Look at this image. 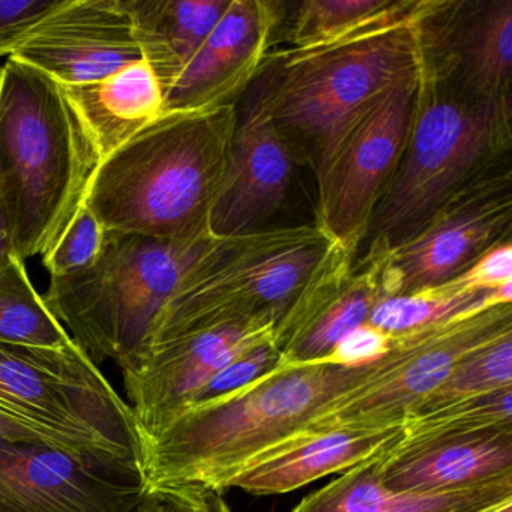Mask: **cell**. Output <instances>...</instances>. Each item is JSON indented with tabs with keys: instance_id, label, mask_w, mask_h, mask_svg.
<instances>
[{
	"instance_id": "obj_1",
	"label": "cell",
	"mask_w": 512,
	"mask_h": 512,
	"mask_svg": "<svg viewBox=\"0 0 512 512\" xmlns=\"http://www.w3.org/2000/svg\"><path fill=\"white\" fill-rule=\"evenodd\" d=\"M401 349L403 341L391 338L388 352L368 364L281 362L221 400L182 410L145 437L146 485H199L224 493L248 461L301 433L338 398L389 367Z\"/></svg>"
},
{
	"instance_id": "obj_2",
	"label": "cell",
	"mask_w": 512,
	"mask_h": 512,
	"mask_svg": "<svg viewBox=\"0 0 512 512\" xmlns=\"http://www.w3.org/2000/svg\"><path fill=\"white\" fill-rule=\"evenodd\" d=\"M238 106L166 112L101 161L85 205L106 229L163 241L211 236Z\"/></svg>"
},
{
	"instance_id": "obj_3",
	"label": "cell",
	"mask_w": 512,
	"mask_h": 512,
	"mask_svg": "<svg viewBox=\"0 0 512 512\" xmlns=\"http://www.w3.org/2000/svg\"><path fill=\"white\" fill-rule=\"evenodd\" d=\"M100 164L64 86L11 58L0 67V208L20 259L55 247Z\"/></svg>"
},
{
	"instance_id": "obj_4",
	"label": "cell",
	"mask_w": 512,
	"mask_h": 512,
	"mask_svg": "<svg viewBox=\"0 0 512 512\" xmlns=\"http://www.w3.org/2000/svg\"><path fill=\"white\" fill-rule=\"evenodd\" d=\"M424 7L425 0H404L398 10L343 37L268 53L251 86L296 161L313 169L329 137L355 110L421 70Z\"/></svg>"
},
{
	"instance_id": "obj_5",
	"label": "cell",
	"mask_w": 512,
	"mask_h": 512,
	"mask_svg": "<svg viewBox=\"0 0 512 512\" xmlns=\"http://www.w3.org/2000/svg\"><path fill=\"white\" fill-rule=\"evenodd\" d=\"M512 101L479 103L419 70L412 125L355 262L379 259L421 232L457 194L509 163Z\"/></svg>"
},
{
	"instance_id": "obj_6",
	"label": "cell",
	"mask_w": 512,
	"mask_h": 512,
	"mask_svg": "<svg viewBox=\"0 0 512 512\" xmlns=\"http://www.w3.org/2000/svg\"><path fill=\"white\" fill-rule=\"evenodd\" d=\"M341 251L314 223L214 238L167 302L146 349L247 320L277 328Z\"/></svg>"
},
{
	"instance_id": "obj_7",
	"label": "cell",
	"mask_w": 512,
	"mask_h": 512,
	"mask_svg": "<svg viewBox=\"0 0 512 512\" xmlns=\"http://www.w3.org/2000/svg\"><path fill=\"white\" fill-rule=\"evenodd\" d=\"M214 238L163 241L107 229L94 265L50 277L44 302L95 364L112 359L125 373L145 352L167 302Z\"/></svg>"
},
{
	"instance_id": "obj_8",
	"label": "cell",
	"mask_w": 512,
	"mask_h": 512,
	"mask_svg": "<svg viewBox=\"0 0 512 512\" xmlns=\"http://www.w3.org/2000/svg\"><path fill=\"white\" fill-rule=\"evenodd\" d=\"M0 407L77 451L143 467L145 436L133 409L74 341H0Z\"/></svg>"
},
{
	"instance_id": "obj_9",
	"label": "cell",
	"mask_w": 512,
	"mask_h": 512,
	"mask_svg": "<svg viewBox=\"0 0 512 512\" xmlns=\"http://www.w3.org/2000/svg\"><path fill=\"white\" fill-rule=\"evenodd\" d=\"M418 82L419 71L355 110L329 137L314 163V224L355 257L403 157Z\"/></svg>"
},
{
	"instance_id": "obj_10",
	"label": "cell",
	"mask_w": 512,
	"mask_h": 512,
	"mask_svg": "<svg viewBox=\"0 0 512 512\" xmlns=\"http://www.w3.org/2000/svg\"><path fill=\"white\" fill-rule=\"evenodd\" d=\"M509 332L512 302L488 305L443 325L401 335L403 349L389 367L338 398L304 430L404 424L464 356Z\"/></svg>"
},
{
	"instance_id": "obj_11",
	"label": "cell",
	"mask_w": 512,
	"mask_h": 512,
	"mask_svg": "<svg viewBox=\"0 0 512 512\" xmlns=\"http://www.w3.org/2000/svg\"><path fill=\"white\" fill-rule=\"evenodd\" d=\"M511 239L512 172L506 163L457 194L409 241L379 257L382 298L449 283Z\"/></svg>"
},
{
	"instance_id": "obj_12",
	"label": "cell",
	"mask_w": 512,
	"mask_h": 512,
	"mask_svg": "<svg viewBox=\"0 0 512 512\" xmlns=\"http://www.w3.org/2000/svg\"><path fill=\"white\" fill-rule=\"evenodd\" d=\"M143 467L50 442L0 440V512H142Z\"/></svg>"
},
{
	"instance_id": "obj_13",
	"label": "cell",
	"mask_w": 512,
	"mask_h": 512,
	"mask_svg": "<svg viewBox=\"0 0 512 512\" xmlns=\"http://www.w3.org/2000/svg\"><path fill=\"white\" fill-rule=\"evenodd\" d=\"M422 70L461 97L512 101V0H425Z\"/></svg>"
},
{
	"instance_id": "obj_14",
	"label": "cell",
	"mask_w": 512,
	"mask_h": 512,
	"mask_svg": "<svg viewBox=\"0 0 512 512\" xmlns=\"http://www.w3.org/2000/svg\"><path fill=\"white\" fill-rule=\"evenodd\" d=\"M274 338L271 320H247L151 344L124 385L143 436L175 418L193 395L235 356Z\"/></svg>"
},
{
	"instance_id": "obj_15",
	"label": "cell",
	"mask_w": 512,
	"mask_h": 512,
	"mask_svg": "<svg viewBox=\"0 0 512 512\" xmlns=\"http://www.w3.org/2000/svg\"><path fill=\"white\" fill-rule=\"evenodd\" d=\"M10 58L62 86L98 82L143 59L125 0H64Z\"/></svg>"
},
{
	"instance_id": "obj_16",
	"label": "cell",
	"mask_w": 512,
	"mask_h": 512,
	"mask_svg": "<svg viewBox=\"0 0 512 512\" xmlns=\"http://www.w3.org/2000/svg\"><path fill=\"white\" fill-rule=\"evenodd\" d=\"M238 107L232 154L209 220L215 238L262 230L289 196L296 157L256 89Z\"/></svg>"
},
{
	"instance_id": "obj_17",
	"label": "cell",
	"mask_w": 512,
	"mask_h": 512,
	"mask_svg": "<svg viewBox=\"0 0 512 512\" xmlns=\"http://www.w3.org/2000/svg\"><path fill=\"white\" fill-rule=\"evenodd\" d=\"M280 17V2L230 0L196 55L163 89V113L236 104L271 52Z\"/></svg>"
},
{
	"instance_id": "obj_18",
	"label": "cell",
	"mask_w": 512,
	"mask_h": 512,
	"mask_svg": "<svg viewBox=\"0 0 512 512\" xmlns=\"http://www.w3.org/2000/svg\"><path fill=\"white\" fill-rule=\"evenodd\" d=\"M355 260L349 251H341L278 323L275 344L283 364L326 361L346 335L367 325L371 310L382 298V259Z\"/></svg>"
},
{
	"instance_id": "obj_19",
	"label": "cell",
	"mask_w": 512,
	"mask_h": 512,
	"mask_svg": "<svg viewBox=\"0 0 512 512\" xmlns=\"http://www.w3.org/2000/svg\"><path fill=\"white\" fill-rule=\"evenodd\" d=\"M385 487L449 493L512 478V425L404 437L374 460Z\"/></svg>"
},
{
	"instance_id": "obj_20",
	"label": "cell",
	"mask_w": 512,
	"mask_h": 512,
	"mask_svg": "<svg viewBox=\"0 0 512 512\" xmlns=\"http://www.w3.org/2000/svg\"><path fill=\"white\" fill-rule=\"evenodd\" d=\"M406 434V422L389 427L302 430L248 461L227 488L256 496L290 493L388 454Z\"/></svg>"
},
{
	"instance_id": "obj_21",
	"label": "cell",
	"mask_w": 512,
	"mask_h": 512,
	"mask_svg": "<svg viewBox=\"0 0 512 512\" xmlns=\"http://www.w3.org/2000/svg\"><path fill=\"white\" fill-rule=\"evenodd\" d=\"M64 89L101 161L163 115V88L145 59L98 82Z\"/></svg>"
},
{
	"instance_id": "obj_22",
	"label": "cell",
	"mask_w": 512,
	"mask_h": 512,
	"mask_svg": "<svg viewBox=\"0 0 512 512\" xmlns=\"http://www.w3.org/2000/svg\"><path fill=\"white\" fill-rule=\"evenodd\" d=\"M506 497H512V478L449 493L391 490L371 460L308 494L293 512H473Z\"/></svg>"
},
{
	"instance_id": "obj_23",
	"label": "cell",
	"mask_w": 512,
	"mask_h": 512,
	"mask_svg": "<svg viewBox=\"0 0 512 512\" xmlns=\"http://www.w3.org/2000/svg\"><path fill=\"white\" fill-rule=\"evenodd\" d=\"M142 58L166 88L205 43L230 0H125Z\"/></svg>"
},
{
	"instance_id": "obj_24",
	"label": "cell",
	"mask_w": 512,
	"mask_h": 512,
	"mask_svg": "<svg viewBox=\"0 0 512 512\" xmlns=\"http://www.w3.org/2000/svg\"><path fill=\"white\" fill-rule=\"evenodd\" d=\"M512 283L499 289H476L460 278L422 292L380 298L367 325L395 338L451 322L493 304H511Z\"/></svg>"
},
{
	"instance_id": "obj_25",
	"label": "cell",
	"mask_w": 512,
	"mask_h": 512,
	"mask_svg": "<svg viewBox=\"0 0 512 512\" xmlns=\"http://www.w3.org/2000/svg\"><path fill=\"white\" fill-rule=\"evenodd\" d=\"M0 341L62 347L71 337L35 290L16 253L0 263Z\"/></svg>"
},
{
	"instance_id": "obj_26",
	"label": "cell",
	"mask_w": 512,
	"mask_h": 512,
	"mask_svg": "<svg viewBox=\"0 0 512 512\" xmlns=\"http://www.w3.org/2000/svg\"><path fill=\"white\" fill-rule=\"evenodd\" d=\"M508 386H512V332L464 356L410 416Z\"/></svg>"
},
{
	"instance_id": "obj_27",
	"label": "cell",
	"mask_w": 512,
	"mask_h": 512,
	"mask_svg": "<svg viewBox=\"0 0 512 512\" xmlns=\"http://www.w3.org/2000/svg\"><path fill=\"white\" fill-rule=\"evenodd\" d=\"M404 0H305L292 26V47L326 43L398 10Z\"/></svg>"
},
{
	"instance_id": "obj_28",
	"label": "cell",
	"mask_w": 512,
	"mask_h": 512,
	"mask_svg": "<svg viewBox=\"0 0 512 512\" xmlns=\"http://www.w3.org/2000/svg\"><path fill=\"white\" fill-rule=\"evenodd\" d=\"M503 425H512V386L410 416L406 421V436L461 433Z\"/></svg>"
},
{
	"instance_id": "obj_29",
	"label": "cell",
	"mask_w": 512,
	"mask_h": 512,
	"mask_svg": "<svg viewBox=\"0 0 512 512\" xmlns=\"http://www.w3.org/2000/svg\"><path fill=\"white\" fill-rule=\"evenodd\" d=\"M106 227L83 205L55 247L44 254L50 277L79 274L94 265L106 238Z\"/></svg>"
},
{
	"instance_id": "obj_30",
	"label": "cell",
	"mask_w": 512,
	"mask_h": 512,
	"mask_svg": "<svg viewBox=\"0 0 512 512\" xmlns=\"http://www.w3.org/2000/svg\"><path fill=\"white\" fill-rule=\"evenodd\" d=\"M281 364V353L275 344L274 338L262 341L250 349L244 350L238 356L227 362L217 371L196 394L193 395L187 406H205L212 401L221 400L239 389L253 383L254 380L266 376ZM181 410V412H182Z\"/></svg>"
},
{
	"instance_id": "obj_31",
	"label": "cell",
	"mask_w": 512,
	"mask_h": 512,
	"mask_svg": "<svg viewBox=\"0 0 512 512\" xmlns=\"http://www.w3.org/2000/svg\"><path fill=\"white\" fill-rule=\"evenodd\" d=\"M64 0H0V58L13 56L28 35Z\"/></svg>"
},
{
	"instance_id": "obj_32",
	"label": "cell",
	"mask_w": 512,
	"mask_h": 512,
	"mask_svg": "<svg viewBox=\"0 0 512 512\" xmlns=\"http://www.w3.org/2000/svg\"><path fill=\"white\" fill-rule=\"evenodd\" d=\"M142 512H232L221 491L199 485L148 487Z\"/></svg>"
},
{
	"instance_id": "obj_33",
	"label": "cell",
	"mask_w": 512,
	"mask_h": 512,
	"mask_svg": "<svg viewBox=\"0 0 512 512\" xmlns=\"http://www.w3.org/2000/svg\"><path fill=\"white\" fill-rule=\"evenodd\" d=\"M391 347V338L383 332L362 325L343 338L326 361L341 365H361L376 361Z\"/></svg>"
},
{
	"instance_id": "obj_34",
	"label": "cell",
	"mask_w": 512,
	"mask_h": 512,
	"mask_svg": "<svg viewBox=\"0 0 512 512\" xmlns=\"http://www.w3.org/2000/svg\"><path fill=\"white\" fill-rule=\"evenodd\" d=\"M458 278L469 286L484 290L499 289L503 284L512 283L511 242L497 245L488 251Z\"/></svg>"
},
{
	"instance_id": "obj_35",
	"label": "cell",
	"mask_w": 512,
	"mask_h": 512,
	"mask_svg": "<svg viewBox=\"0 0 512 512\" xmlns=\"http://www.w3.org/2000/svg\"><path fill=\"white\" fill-rule=\"evenodd\" d=\"M0 440H8V442H20V440L50 442L65 446V448L74 449L68 446L67 443L59 440L58 437L40 430V428L32 425L31 422L23 421L22 418L13 415L8 410L2 409V407H0ZM74 451H77V449H74ZM85 454H88V452H85Z\"/></svg>"
},
{
	"instance_id": "obj_36",
	"label": "cell",
	"mask_w": 512,
	"mask_h": 512,
	"mask_svg": "<svg viewBox=\"0 0 512 512\" xmlns=\"http://www.w3.org/2000/svg\"><path fill=\"white\" fill-rule=\"evenodd\" d=\"M16 253L14 251L13 239H11L10 229L5 221L4 212L0 208V263L4 262L8 256Z\"/></svg>"
},
{
	"instance_id": "obj_37",
	"label": "cell",
	"mask_w": 512,
	"mask_h": 512,
	"mask_svg": "<svg viewBox=\"0 0 512 512\" xmlns=\"http://www.w3.org/2000/svg\"><path fill=\"white\" fill-rule=\"evenodd\" d=\"M473 512H512V497H506L493 505L484 506V508Z\"/></svg>"
}]
</instances>
